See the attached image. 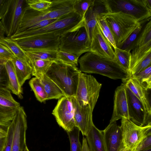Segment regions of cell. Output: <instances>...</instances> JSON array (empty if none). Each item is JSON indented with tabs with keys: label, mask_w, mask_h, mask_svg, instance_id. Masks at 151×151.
Masks as SVG:
<instances>
[{
	"label": "cell",
	"mask_w": 151,
	"mask_h": 151,
	"mask_svg": "<svg viewBox=\"0 0 151 151\" xmlns=\"http://www.w3.org/2000/svg\"><path fill=\"white\" fill-rule=\"evenodd\" d=\"M27 5L26 0H11L7 12L1 20L7 37L16 33Z\"/></svg>",
	"instance_id": "4fadbf2b"
},
{
	"label": "cell",
	"mask_w": 151,
	"mask_h": 151,
	"mask_svg": "<svg viewBox=\"0 0 151 151\" xmlns=\"http://www.w3.org/2000/svg\"><path fill=\"white\" fill-rule=\"evenodd\" d=\"M101 87L93 76L81 72L74 97L80 106L89 105L93 110Z\"/></svg>",
	"instance_id": "ba28073f"
},
{
	"label": "cell",
	"mask_w": 151,
	"mask_h": 151,
	"mask_svg": "<svg viewBox=\"0 0 151 151\" xmlns=\"http://www.w3.org/2000/svg\"><path fill=\"white\" fill-rule=\"evenodd\" d=\"M94 0H75L73 5L74 11L83 19L89 8L93 3Z\"/></svg>",
	"instance_id": "e575fe53"
},
{
	"label": "cell",
	"mask_w": 151,
	"mask_h": 151,
	"mask_svg": "<svg viewBox=\"0 0 151 151\" xmlns=\"http://www.w3.org/2000/svg\"><path fill=\"white\" fill-rule=\"evenodd\" d=\"M86 137L89 151H106L102 130L94 125Z\"/></svg>",
	"instance_id": "cb8c5ba5"
},
{
	"label": "cell",
	"mask_w": 151,
	"mask_h": 151,
	"mask_svg": "<svg viewBox=\"0 0 151 151\" xmlns=\"http://www.w3.org/2000/svg\"><path fill=\"white\" fill-rule=\"evenodd\" d=\"M10 1L11 0H0V20L7 12Z\"/></svg>",
	"instance_id": "ee69618b"
},
{
	"label": "cell",
	"mask_w": 151,
	"mask_h": 151,
	"mask_svg": "<svg viewBox=\"0 0 151 151\" xmlns=\"http://www.w3.org/2000/svg\"><path fill=\"white\" fill-rule=\"evenodd\" d=\"M126 94L129 119L141 126L151 124V116L148 114L141 102L127 87Z\"/></svg>",
	"instance_id": "9a60e30c"
},
{
	"label": "cell",
	"mask_w": 151,
	"mask_h": 151,
	"mask_svg": "<svg viewBox=\"0 0 151 151\" xmlns=\"http://www.w3.org/2000/svg\"><path fill=\"white\" fill-rule=\"evenodd\" d=\"M78 62L81 72L99 74L113 79H121L123 82L129 78L114 60L102 58L90 52L82 56Z\"/></svg>",
	"instance_id": "6da1fadb"
},
{
	"label": "cell",
	"mask_w": 151,
	"mask_h": 151,
	"mask_svg": "<svg viewBox=\"0 0 151 151\" xmlns=\"http://www.w3.org/2000/svg\"><path fill=\"white\" fill-rule=\"evenodd\" d=\"M108 13L103 0H94L93 4L86 12L83 20L91 42L94 29L97 24V19Z\"/></svg>",
	"instance_id": "ffe728a7"
},
{
	"label": "cell",
	"mask_w": 151,
	"mask_h": 151,
	"mask_svg": "<svg viewBox=\"0 0 151 151\" xmlns=\"http://www.w3.org/2000/svg\"><path fill=\"white\" fill-rule=\"evenodd\" d=\"M147 6L151 10V0H145Z\"/></svg>",
	"instance_id": "681fc988"
},
{
	"label": "cell",
	"mask_w": 151,
	"mask_h": 151,
	"mask_svg": "<svg viewBox=\"0 0 151 151\" xmlns=\"http://www.w3.org/2000/svg\"><path fill=\"white\" fill-rule=\"evenodd\" d=\"M0 55L11 58L15 56L11 50L6 46L0 42Z\"/></svg>",
	"instance_id": "f6af8a7d"
},
{
	"label": "cell",
	"mask_w": 151,
	"mask_h": 151,
	"mask_svg": "<svg viewBox=\"0 0 151 151\" xmlns=\"http://www.w3.org/2000/svg\"><path fill=\"white\" fill-rule=\"evenodd\" d=\"M147 21L139 22L133 31L118 48L125 51H131L134 46L143 25Z\"/></svg>",
	"instance_id": "83f0119b"
},
{
	"label": "cell",
	"mask_w": 151,
	"mask_h": 151,
	"mask_svg": "<svg viewBox=\"0 0 151 151\" xmlns=\"http://www.w3.org/2000/svg\"><path fill=\"white\" fill-rule=\"evenodd\" d=\"M10 123L0 124V151H3L4 148Z\"/></svg>",
	"instance_id": "ab89813d"
},
{
	"label": "cell",
	"mask_w": 151,
	"mask_h": 151,
	"mask_svg": "<svg viewBox=\"0 0 151 151\" xmlns=\"http://www.w3.org/2000/svg\"><path fill=\"white\" fill-rule=\"evenodd\" d=\"M27 117L23 107L20 106L12 120L14 123V130L11 151H24L27 146L26 141Z\"/></svg>",
	"instance_id": "5bb4252c"
},
{
	"label": "cell",
	"mask_w": 151,
	"mask_h": 151,
	"mask_svg": "<svg viewBox=\"0 0 151 151\" xmlns=\"http://www.w3.org/2000/svg\"><path fill=\"white\" fill-rule=\"evenodd\" d=\"M147 91L151 89V66L130 77Z\"/></svg>",
	"instance_id": "f1b7e54d"
},
{
	"label": "cell",
	"mask_w": 151,
	"mask_h": 151,
	"mask_svg": "<svg viewBox=\"0 0 151 151\" xmlns=\"http://www.w3.org/2000/svg\"><path fill=\"white\" fill-rule=\"evenodd\" d=\"M20 106L9 89L0 88V124L10 123Z\"/></svg>",
	"instance_id": "2e32d148"
},
{
	"label": "cell",
	"mask_w": 151,
	"mask_h": 151,
	"mask_svg": "<svg viewBox=\"0 0 151 151\" xmlns=\"http://www.w3.org/2000/svg\"><path fill=\"white\" fill-rule=\"evenodd\" d=\"M118 151H127V150L124 147L123 144H122Z\"/></svg>",
	"instance_id": "f907efd6"
},
{
	"label": "cell",
	"mask_w": 151,
	"mask_h": 151,
	"mask_svg": "<svg viewBox=\"0 0 151 151\" xmlns=\"http://www.w3.org/2000/svg\"><path fill=\"white\" fill-rule=\"evenodd\" d=\"M81 151H89L86 138L83 137Z\"/></svg>",
	"instance_id": "bcb514c9"
},
{
	"label": "cell",
	"mask_w": 151,
	"mask_h": 151,
	"mask_svg": "<svg viewBox=\"0 0 151 151\" xmlns=\"http://www.w3.org/2000/svg\"><path fill=\"white\" fill-rule=\"evenodd\" d=\"M74 110V118L76 127L86 136L94 125L92 119L93 110L89 105L80 106L74 97H71Z\"/></svg>",
	"instance_id": "e0dca14e"
},
{
	"label": "cell",
	"mask_w": 151,
	"mask_h": 151,
	"mask_svg": "<svg viewBox=\"0 0 151 151\" xmlns=\"http://www.w3.org/2000/svg\"><path fill=\"white\" fill-rule=\"evenodd\" d=\"M5 67L8 79L7 88L12 93L21 99L23 98V90L20 85L15 73L13 63L11 60L8 61L5 64Z\"/></svg>",
	"instance_id": "d4e9b609"
},
{
	"label": "cell",
	"mask_w": 151,
	"mask_h": 151,
	"mask_svg": "<svg viewBox=\"0 0 151 151\" xmlns=\"http://www.w3.org/2000/svg\"><path fill=\"white\" fill-rule=\"evenodd\" d=\"M151 66V53L137 63L129 72V77Z\"/></svg>",
	"instance_id": "74e56055"
},
{
	"label": "cell",
	"mask_w": 151,
	"mask_h": 151,
	"mask_svg": "<svg viewBox=\"0 0 151 151\" xmlns=\"http://www.w3.org/2000/svg\"><path fill=\"white\" fill-rule=\"evenodd\" d=\"M14 130V123L12 120L8 129L6 142L3 151H11Z\"/></svg>",
	"instance_id": "60d3db41"
},
{
	"label": "cell",
	"mask_w": 151,
	"mask_h": 151,
	"mask_svg": "<svg viewBox=\"0 0 151 151\" xmlns=\"http://www.w3.org/2000/svg\"><path fill=\"white\" fill-rule=\"evenodd\" d=\"M11 58L0 55V65L4 64L8 61L11 60Z\"/></svg>",
	"instance_id": "c3c4849f"
},
{
	"label": "cell",
	"mask_w": 151,
	"mask_h": 151,
	"mask_svg": "<svg viewBox=\"0 0 151 151\" xmlns=\"http://www.w3.org/2000/svg\"><path fill=\"white\" fill-rule=\"evenodd\" d=\"M29 84L39 101L42 103L47 100V96L44 87L38 78H32L29 81Z\"/></svg>",
	"instance_id": "d6a6232c"
},
{
	"label": "cell",
	"mask_w": 151,
	"mask_h": 151,
	"mask_svg": "<svg viewBox=\"0 0 151 151\" xmlns=\"http://www.w3.org/2000/svg\"><path fill=\"white\" fill-rule=\"evenodd\" d=\"M131 52L129 72L151 53V19L145 22Z\"/></svg>",
	"instance_id": "8fae6325"
},
{
	"label": "cell",
	"mask_w": 151,
	"mask_h": 151,
	"mask_svg": "<svg viewBox=\"0 0 151 151\" xmlns=\"http://www.w3.org/2000/svg\"><path fill=\"white\" fill-rule=\"evenodd\" d=\"M11 60L19 84L22 87L25 81L30 79L33 72V68L29 62L15 56Z\"/></svg>",
	"instance_id": "603a6c76"
},
{
	"label": "cell",
	"mask_w": 151,
	"mask_h": 151,
	"mask_svg": "<svg viewBox=\"0 0 151 151\" xmlns=\"http://www.w3.org/2000/svg\"><path fill=\"white\" fill-rule=\"evenodd\" d=\"M8 83V77L4 64L0 65V88H7Z\"/></svg>",
	"instance_id": "b9f144b4"
},
{
	"label": "cell",
	"mask_w": 151,
	"mask_h": 151,
	"mask_svg": "<svg viewBox=\"0 0 151 151\" xmlns=\"http://www.w3.org/2000/svg\"><path fill=\"white\" fill-rule=\"evenodd\" d=\"M74 0H52V3L49 8L41 11L33 9L27 5L24 9L18 29L13 35L22 33L38 22L45 20L58 19L74 12L73 5Z\"/></svg>",
	"instance_id": "7a4b0ae2"
},
{
	"label": "cell",
	"mask_w": 151,
	"mask_h": 151,
	"mask_svg": "<svg viewBox=\"0 0 151 151\" xmlns=\"http://www.w3.org/2000/svg\"><path fill=\"white\" fill-rule=\"evenodd\" d=\"M112 47L97 24L93 33L90 52L102 58L114 60V51Z\"/></svg>",
	"instance_id": "ac0fdd59"
},
{
	"label": "cell",
	"mask_w": 151,
	"mask_h": 151,
	"mask_svg": "<svg viewBox=\"0 0 151 151\" xmlns=\"http://www.w3.org/2000/svg\"><path fill=\"white\" fill-rule=\"evenodd\" d=\"M52 114L59 125L67 132L72 131L76 127L71 97L64 96L59 99Z\"/></svg>",
	"instance_id": "7c38bea8"
},
{
	"label": "cell",
	"mask_w": 151,
	"mask_h": 151,
	"mask_svg": "<svg viewBox=\"0 0 151 151\" xmlns=\"http://www.w3.org/2000/svg\"><path fill=\"white\" fill-rule=\"evenodd\" d=\"M108 13L121 12L134 18L138 22L151 19V10L145 0H103Z\"/></svg>",
	"instance_id": "5b68a950"
},
{
	"label": "cell",
	"mask_w": 151,
	"mask_h": 151,
	"mask_svg": "<svg viewBox=\"0 0 151 151\" xmlns=\"http://www.w3.org/2000/svg\"><path fill=\"white\" fill-rule=\"evenodd\" d=\"M151 148V135L144 139L139 144L135 151H140Z\"/></svg>",
	"instance_id": "7bdbcfd3"
},
{
	"label": "cell",
	"mask_w": 151,
	"mask_h": 151,
	"mask_svg": "<svg viewBox=\"0 0 151 151\" xmlns=\"http://www.w3.org/2000/svg\"><path fill=\"white\" fill-rule=\"evenodd\" d=\"M56 58L58 60L65 63L78 65L79 57L74 54L59 50L57 52Z\"/></svg>",
	"instance_id": "d590c367"
},
{
	"label": "cell",
	"mask_w": 151,
	"mask_h": 151,
	"mask_svg": "<svg viewBox=\"0 0 151 151\" xmlns=\"http://www.w3.org/2000/svg\"><path fill=\"white\" fill-rule=\"evenodd\" d=\"M126 83L127 87L141 102L147 113L151 116L150 99L148 91H146L131 77L128 79Z\"/></svg>",
	"instance_id": "7402d4cb"
},
{
	"label": "cell",
	"mask_w": 151,
	"mask_h": 151,
	"mask_svg": "<svg viewBox=\"0 0 151 151\" xmlns=\"http://www.w3.org/2000/svg\"><path fill=\"white\" fill-rule=\"evenodd\" d=\"M140 151H151V148H148Z\"/></svg>",
	"instance_id": "816d5d0a"
},
{
	"label": "cell",
	"mask_w": 151,
	"mask_h": 151,
	"mask_svg": "<svg viewBox=\"0 0 151 151\" xmlns=\"http://www.w3.org/2000/svg\"><path fill=\"white\" fill-rule=\"evenodd\" d=\"M126 81L118 86L115 90L113 112L110 123L125 118L129 119L126 94Z\"/></svg>",
	"instance_id": "d6986e66"
},
{
	"label": "cell",
	"mask_w": 151,
	"mask_h": 151,
	"mask_svg": "<svg viewBox=\"0 0 151 151\" xmlns=\"http://www.w3.org/2000/svg\"><path fill=\"white\" fill-rule=\"evenodd\" d=\"M114 49V60L123 69L128 73L129 66L130 51L122 50L117 47Z\"/></svg>",
	"instance_id": "4dcf8cb0"
},
{
	"label": "cell",
	"mask_w": 151,
	"mask_h": 151,
	"mask_svg": "<svg viewBox=\"0 0 151 151\" xmlns=\"http://www.w3.org/2000/svg\"><path fill=\"white\" fill-rule=\"evenodd\" d=\"M14 40L25 51H57L59 48L60 36L51 34L39 35Z\"/></svg>",
	"instance_id": "30bf717a"
},
{
	"label": "cell",
	"mask_w": 151,
	"mask_h": 151,
	"mask_svg": "<svg viewBox=\"0 0 151 151\" xmlns=\"http://www.w3.org/2000/svg\"><path fill=\"white\" fill-rule=\"evenodd\" d=\"M81 72L77 66L58 60L52 63L45 74L60 88L65 96L72 97L75 95Z\"/></svg>",
	"instance_id": "3957f363"
},
{
	"label": "cell",
	"mask_w": 151,
	"mask_h": 151,
	"mask_svg": "<svg viewBox=\"0 0 151 151\" xmlns=\"http://www.w3.org/2000/svg\"><path fill=\"white\" fill-rule=\"evenodd\" d=\"M0 42L7 46L12 52L15 56L28 62L25 51L14 40L11 38L5 37Z\"/></svg>",
	"instance_id": "f546056e"
},
{
	"label": "cell",
	"mask_w": 151,
	"mask_h": 151,
	"mask_svg": "<svg viewBox=\"0 0 151 151\" xmlns=\"http://www.w3.org/2000/svg\"><path fill=\"white\" fill-rule=\"evenodd\" d=\"M122 143L127 151H135L140 143L151 135V124L144 126L138 125L129 119H121Z\"/></svg>",
	"instance_id": "9c48e42d"
},
{
	"label": "cell",
	"mask_w": 151,
	"mask_h": 151,
	"mask_svg": "<svg viewBox=\"0 0 151 151\" xmlns=\"http://www.w3.org/2000/svg\"><path fill=\"white\" fill-rule=\"evenodd\" d=\"M83 20V19L79 14L73 12L60 17L45 27L11 38L15 40L34 35L48 34L60 36L76 27Z\"/></svg>",
	"instance_id": "8992f818"
},
{
	"label": "cell",
	"mask_w": 151,
	"mask_h": 151,
	"mask_svg": "<svg viewBox=\"0 0 151 151\" xmlns=\"http://www.w3.org/2000/svg\"><path fill=\"white\" fill-rule=\"evenodd\" d=\"M24 151H29V149H28L27 146H26V147L25 148Z\"/></svg>",
	"instance_id": "f5cc1de1"
},
{
	"label": "cell",
	"mask_w": 151,
	"mask_h": 151,
	"mask_svg": "<svg viewBox=\"0 0 151 151\" xmlns=\"http://www.w3.org/2000/svg\"><path fill=\"white\" fill-rule=\"evenodd\" d=\"M114 37L116 47L119 48L138 24L131 16L121 13H108L103 16Z\"/></svg>",
	"instance_id": "52a82bcc"
},
{
	"label": "cell",
	"mask_w": 151,
	"mask_h": 151,
	"mask_svg": "<svg viewBox=\"0 0 151 151\" xmlns=\"http://www.w3.org/2000/svg\"><path fill=\"white\" fill-rule=\"evenodd\" d=\"M5 31L2 24L0 21V41L5 38L4 35Z\"/></svg>",
	"instance_id": "7dc6e473"
},
{
	"label": "cell",
	"mask_w": 151,
	"mask_h": 151,
	"mask_svg": "<svg viewBox=\"0 0 151 151\" xmlns=\"http://www.w3.org/2000/svg\"><path fill=\"white\" fill-rule=\"evenodd\" d=\"M98 26L106 38L108 40L114 49L116 47L112 33L103 16L99 17L97 20Z\"/></svg>",
	"instance_id": "836d02e7"
},
{
	"label": "cell",
	"mask_w": 151,
	"mask_h": 151,
	"mask_svg": "<svg viewBox=\"0 0 151 151\" xmlns=\"http://www.w3.org/2000/svg\"><path fill=\"white\" fill-rule=\"evenodd\" d=\"M38 79L44 87L47 95V100L51 99H59L65 96L60 88L45 74Z\"/></svg>",
	"instance_id": "484cf974"
},
{
	"label": "cell",
	"mask_w": 151,
	"mask_h": 151,
	"mask_svg": "<svg viewBox=\"0 0 151 151\" xmlns=\"http://www.w3.org/2000/svg\"><path fill=\"white\" fill-rule=\"evenodd\" d=\"M79 130L76 127L72 131L67 132L70 142V151H81L82 145L79 140Z\"/></svg>",
	"instance_id": "8d00e7d4"
},
{
	"label": "cell",
	"mask_w": 151,
	"mask_h": 151,
	"mask_svg": "<svg viewBox=\"0 0 151 151\" xmlns=\"http://www.w3.org/2000/svg\"><path fill=\"white\" fill-rule=\"evenodd\" d=\"M57 51L30 50L25 51L28 60L31 59L48 60L56 61Z\"/></svg>",
	"instance_id": "1f68e13d"
},
{
	"label": "cell",
	"mask_w": 151,
	"mask_h": 151,
	"mask_svg": "<svg viewBox=\"0 0 151 151\" xmlns=\"http://www.w3.org/2000/svg\"><path fill=\"white\" fill-rule=\"evenodd\" d=\"M91 43L83 20L76 27L60 36L59 50L79 58L83 53L90 51Z\"/></svg>",
	"instance_id": "277c9868"
},
{
	"label": "cell",
	"mask_w": 151,
	"mask_h": 151,
	"mask_svg": "<svg viewBox=\"0 0 151 151\" xmlns=\"http://www.w3.org/2000/svg\"><path fill=\"white\" fill-rule=\"evenodd\" d=\"M102 131L106 151H118L122 144L120 126L114 122Z\"/></svg>",
	"instance_id": "44dd1931"
},
{
	"label": "cell",
	"mask_w": 151,
	"mask_h": 151,
	"mask_svg": "<svg viewBox=\"0 0 151 151\" xmlns=\"http://www.w3.org/2000/svg\"><path fill=\"white\" fill-rule=\"evenodd\" d=\"M28 61L33 68L32 76L38 78H40L45 74L54 62L50 60L39 59L29 60Z\"/></svg>",
	"instance_id": "4316f807"
},
{
	"label": "cell",
	"mask_w": 151,
	"mask_h": 151,
	"mask_svg": "<svg viewBox=\"0 0 151 151\" xmlns=\"http://www.w3.org/2000/svg\"><path fill=\"white\" fill-rule=\"evenodd\" d=\"M27 5L31 8L38 11L47 9L52 3L51 0H26Z\"/></svg>",
	"instance_id": "f35d334b"
}]
</instances>
